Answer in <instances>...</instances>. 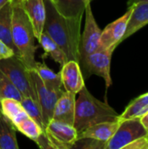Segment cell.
I'll list each match as a JSON object with an SVG mask.
<instances>
[{
	"label": "cell",
	"mask_w": 148,
	"mask_h": 149,
	"mask_svg": "<svg viewBox=\"0 0 148 149\" xmlns=\"http://www.w3.org/2000/svg\"><path fill=\"white\" fill-rule=\"evenodd\" d=\"M121 120L118 119L116 120L103 121L97 124H94L81 133L78 134V139L80 138H92L100 141L107 142L112 136L116 132L117 128L120 126Z\"/></svg>",
	"instance_id": "obj_14"
},
{
	"label": "cell",
	"mask_w": 148,
	"mask_h": 149,
	"mask_svg": "<svg viewBox=\"0 0 148 149\" xmlns=\"http://www.w3.org/2000/svg\"><path fill=\"white\" fill-rule=\"evenodd\" d=\"M14 99L21 101L23 95L11 80L0 71V99Z\"/></svg>",
	"instance_id": "obj_24"
},
{
	"label": "cell",
	"mask_w": 148,
	"mask_h": 149,
	"mask_svg": "<svg viewBox=\"0 0 148 149\" xmlns=\"http://www.w3.org/2000/svg\"><path fill=\"white\" fill-rule=\"evenodd\" d=\"M139 2H148V0H128V5H131Z\"/></svg>",
	"instance_id": "obj_31"
},
{
	"label": "cell",
	"mask_w": 148,
	"mask_h": 149,
	"mask_svg": "<svg viewBox=\"0 0 148 149\" xmlns=\"http://www.w3.org/2000/svg\"><path fill=\"white\" fill-rule=\"evenodd\" d=\"M46 18L43 32L63 50L68 60H79L80 25L82 18H70L59 14L51 0H44Z\"/></svg>",
	"instance_id": "obj_1"
},
{
	"label": "cell",
	"mask_w": 148,
	"mask_h": 149,
	"mask_svg": "<svg viewBox=\"0 0 148 149\" xmlns=\"http://www.w3.org/2000/svg\"></svg>",
	"instance_id": "obj_34"
},
{
	"label": "cell",
	"mask_w": 148,
	"mask_h": 149,
	"mask_svg": "<svg viewBox=\"0 0 148 149\" xmlns=\"http://www.w3.org/2000/svg\"><path fill=\"white\" fill-rule=\"evenodd\" d=\"M0 71L11 80L23 96L30 97L38 101L31 70L25 65L18 56L14 55L0 60Z\"/></svg>",
	"instance_id": "obj_4"
},
{
	"label": "cell",
	"mask_w": 148,
	"mask_h": 149,
	"mask_svg": "<svg viewBox=\"0 0 148 149\" xmlns=\"http://www.w3.org/2000/svg\"><path fill=\"white\" fill-rule=\"evenodd\" d=\"M20 102L22 104L24 110L28 114V116L31 118L35 122H37L41 127V128L44 131L45 127H44L42 112L38 102L30 97H24V96H23Z\"/></svg>",
	"instance_id": "obj_22"
},
{
	"label": "cell",
	"mask_w": 148,
	"mask_h": 149,
	"mask_svg": "<svg viewBox=\"0 0 148 149\" xmlns=\"http://www.w3.org/2000/svg\"><path fill=\"white\" fill-rule=\"evenodd\" d=\"M35 142L38 144V146L42 149H55L54 146L49 140L48 136L46 135L45 132L43 131L41 134L38 137V139L35 141Z\"/></svg>",
	"instance_id": "obj_28"
},
{
	"label": "cell",
	"mask_w": 148,
	"mask_h": 149,
	"mask_svg": "<svg viewBox=\"0 0 148 149\" xmlns=\"http://www.w3.org/2000/svg\"><path fill=\"white\" fill-rule=\"evenodd\" d=\"M10 1H11V0H0V10H1V8H3Z\"/></svg>",
	"instance_id": "obj_32"
},
{
	"label": "cell",
	"mask_w": 148,
	"mask_h": 149,
	"mask_svg": "<svg viewBox=\"0 0 148 149\" xmlns=\"http://www.w3.org/2000/svg\"><path fill=\"white\" fill-rule=\"evenodd\" d=\"M133 5V11L122 41L148 24V2H139Z\"/></svg>",
	"instance_id": "obj_15"
},
{
	"label": "cell",
	"mask_w": 148,
	"mask_h": 149,
	"mask_svg": "<svg viewBox=\"0 0 148 149\" xmlns=\"http://www.w3.org/2000/svg\"><path fill=\"white\" fill-rule=\"evenodd\" d=\"M115 48L98 49L89 55L81 58L79 63L83 66L87 76L95 74L104 79L106 88L112 85L111 78V60Z\"/></svg>",
	"instance_id": "obj_6"
},
{
	"label": "cell",
	"mask_w": 148,
	"mask_h": 149,
	"mask_svg": "<svg viewBox=\"0 0 148 149\" xmlns=\"http://www.w3.org/2000/svg\"><path fill=\"white\" fill-rule=\"evenodd\" d=\"M85 24L79 42V60L90 53L97 51L99 47L101 30L99 27L93 16L91 3L87 4L85 10Z\"/></svg>",
	"instance_id": "obj_7"
},
{
	"label": "cell",
	"mask_w": 148,
	"mask_h": 149,
	"mask_svg": "<svg viewBox=\"0 0 148 149\" xmlns=\"http://www.w3.org/2000/svg\"><path fill=\"white\" fill-rule=\"evenodd\" d=\"M15 128L34 141L44 131L41 127L29 116L25 117L24 120L15 125Z\"/></svg>",
	"instance_id": "obj_23"
},
{
	"label": "cell",
	"mask_w": 148,
	"mask_h": 149,
	"mask_svg": "<svg viewBox=\"0 0 148 149\" xmlns=\"http://www.w3.org/2000/svg\"><path fill=\"white\" fill-rule=\"evenodd\" d=\"M11 29H12V0L8 2L0 10V39L14 51L15 55L18 56L17 47L12 40Z\"/></svg>",
	"instance_id": "obj_16"
},
{
	"label": "cell",
	"mask_w": 148,
	"mask_h": 149,
	"mask_svg": "<svg viewBox=\"0 0 148 149\" xmlns=\"http://www.w3.org/2000/svg\"><path fill=\"white\" fill-rule=\"evenodd\" d=\"M75 106L76 94L64 91L55 105L52 120L73 125L75 117Z\"/></svg>",
	"instance_id": "obj_13"
},
{
	"label": "cell",
	"mask_w": 148,
	"mask_h": 149,
	"mask_svg": "<svg viewBox=\"0 0 148 149\" xmlns=\"http://www.w3.org/2000/svg\"><path fill=\"white\" fill-rule=\"evenodd\" d=\"M0 149H18L16 128L2 113H0Z\"/></svg>",
	"instance_id": "obj_18"
},
{
	"label": "cell",
	"mask_w": 148,
	"mask_h": 149,
	"mask_svg": "<svg viewBox=\"0 0 148 149\" xmlns=\"http://www.w3.org/2000/svg\"><path fill=\"white\" fill-rule=\"evenodd\" d=\"M0 113H1V99H0Z\"/></svg>",
	"instance_id": "obj_33"
},
{
	"label": "cell",
	"mask_w": 148,
	"mask_h": 149,
	"mask_svg": "<svg viewBox=\"0 0 148 149\" xmlns=\"http://www.w3.org/2000/svg\"><path fill=\"white\" fill-rule=\"evenodd\" d=\"M148 112V93L134 99L126 107L125 111L120 114V120L140 118Z\"/></svg>",
	"instance_id": "obj_21"
},
{
	"label": "cell",
	"mask_w": 148,
	"mask_h": 149,
	"mask_svg": "<svg viewBox=\"0 0 148 149\" xmlns=\"http://www.w3.org/2000/svg\"><path fill=\"white\" fill-rule=\"evenodd\" d=\"M44 132L55 149H71L78 140V133L68 123L51 120L46 126Z\"/></svg>",
	"instance_id": "obj_8"
},
{
	"label": "cell",
	"mask_w": 148,
	"mask_h": 149,
	"mask_svg": "<svg viewBox=\"0 0 148 149\" xmlns=\"http://www.w3.org/2000/svg\"><path fill=\"white\" fill-rule=\"evenodd\" d=\"M59 14L70 18H82L92 0H51Z\"/></svg>",
	"instance_id": "obj_17"
},
{
	"label": "cell",
	"mask_w": 148,
	"mask_h": 149,
	"mask_svg": "<svg viewBox=\"0 0 148 149\" xmlns=\"http://www.w3.org/2000/svg\"><path fill=\"white\" fill-rule=\"evenodd\" d=\"M59 73L62 86L66 92L77 94L85 86L80 65L75 60H68L64 64Z\"/></svg>",
	"instance_id": "obj_11"
},
{
	"label": "cell",
	"mask_w": 148,
	"mask_h": 149,
	"mask_svg": "<svg viewBox=\"0 0 148 149\" xmlns=\"http://www.w3.org/2000/svg\"><path fill=\"white\" fill-rule=\"evenodd\" d=\"M133 5H128L126 12L120 18L109 24L102 31L99 41V49L116 48L123 39L126 33L127 24L133 11Z\"/></svg>",
	"instance_id": "obj_10"
},
{
	"label": "cell",
	"mask_w": 148,
	"mask_h": 149,
	"mask_svg": "<svg viewBox=\"0 0 148 149\" xmlns=\"http://www.w3.org/2000/svg\"><path fill=\"white\" fill-rule=\"evenodd\" d=\"M140 119L141 123L144 125V127L148 130V112L146 113L144 115H142Z\"/></svg>",
	"instance_id": "obj_30"
},
{
	"label": "cell",
	"mask_w": 148,
	"mask_h": 149,
	"mask_svg": "<svg viewBox=\"0 0 148 149\" xmlns=\"http://www.w3.org/2000/svg\"><path fill=\"white\" fill-rule=\"evenodd\" d=\"M118 119L120 114L106 101L103 102L96 99L85 86L79 93L73 123L78 134L94 124Z\"/></svg>",
	"instance_id": "obj_2"
},
{
	"label": "cell",
	"mask_w": 148,
	"mask_h": 149,
	"mask_svg": "<svg viewBox=\"0 0 148 149\" xmlns=\"http://www.w3.org/2000/svg\"><path fill=\"white\" fill-rule=\"evenodd\" d=\"M12 40L18 56L25 65L33 70L37 64L35 52V34L30 18L25 12L22 0H12Z\"/></svg>",
	"instance_id": "obj_3"
},
{
	"label": "cell",
	"mask_w": 148,
	"mask_h": 149,
	"mask_svg": "<svg viewBox=\"0 0 148 149\" xmlns=\"http://www.w3.org/2000/svg\"><path fill=\"white\" fill-rule=\"evenodd\" d=\"M106 142L100 141L92 138H80L73 144L72 148L105 149Z\"/></svg>",
	"instance_id": "obj_26"
},
{
	"label": "cell",
	"mask_w": 148,
	"mask_h": 149,
	"mask_svg": "<svg viewBox=\"0 0 148 149\" xmlns=\"http://www.w3.org/2000/svg\"><path fill=\"white\" fill-rule=\"evenodd\" d=\"M25 12L32 24L35 38L38 40L43 33L46 18V10L44 0H22Z\"/></svg>",
	"instance_id": "obj_12"
},
{
	"label": "cell",
	"mask_w": 148,
	"mask_h": 149,
	"mask_svg": "<svg viewBox=\"0 0 148 149\" xmlns=\"http://www.w3.org/2000/svg\"><path fill=\"white\" fill-rule=\"evenodd\" d=\"M23 110L21 102L17 100L8 98L1 100V113L10 121Z\"/></svg>",
	"instance_id": "obj_25"
},
{
	"label": "cell",
	"mask_w": 148,
	"mask_h": 149,
	"mask_svg": "<svg viewBox=\"0 0 148 149\" xmlns=\"http://www.w3.org/2000/svg\"><path fill=\"white\" fill-rule=\"evenodd\" d=\"M124 149H148V134L133 141Z\"/></svg>",
	"instance_id": "obj_27"
},
{
	"label": "cell",
	"mask_w": 148,
	"mask_h": 149,
	"mask_svg": "<svg viewBox=\"0 0 148 149\" xmlns=\"http://www.w3.org/2000/svg\"><path fill=\"white\" fill-rule=\"evenodd\" d=\"M33 70L36 71L38 75L40 77L42 81L48 88L55 91L64 90L59 72L58 73L54 72L44 63H39V62H37L35 68Z\"/></svg>",
	"instance_id": "obj_20"
},
{
	"label": "cell",
	"mask_w": 148,
	"mask_h": 149,
	"mask_svg": "<svg viewBox=\"0 0 148 149\" xmlns=\"http://www.w3.org/2000/svg\"><path fill=\"white\" fill-rule=\"evenodd\" d=\"M38 42L44 51V58L46 56H51V58L55 62L58 63L61 66L68 61L66 55L60 48V46L53 39H51L46 33H42L40 38L38 39Z\"/></svg>",
	"instance_id": "obj_19"
},
{
	"label": "cell",
	"mask_w": 148,
	"mask_h": 149,
	"mask_svg": "<svg viewBox=\"0 0 148 149\" xmlns=\"http://www.w3.org/2000/svg\"><path fill=\"white\" fill-rule=\"evenodd\" d=\"M148 134V130L140 118L121 120L112 138L106 142L105 149H124L137 139Z\"/></svg>",
	"instance_id": "obj_5"
},
{
	"label": "cell",
	"mask_w": 148,
	"mask_h": 149,
	"mask_svg": "<svg viewBox=\"0 0 148 149\" xmlns=\"http://www.w3.org/2000/svg\"><path fill=\"white\" fill-rule=\"evenodd\" d=\"M15 55L14 51L0 39V60L10 58Z\"/></svg>",
	"instance_id": "obj_29"
},
{
	"label": "cell",
	"mask_w": 148,
	"mask_h": 149,
	"mask_svg": "<svg viewBox=\"0 0 148 149\" xmlns=\"http://www.w3.org/2000/svg\"><path fill=\"white\" fill-rule=\"evenodd\" d=\"M31 76L34 81L36 93L38 96V101L41 108L43 120L44 123V127H46L47 124L52 120L53 110L55 105L62 94L63 91H55L48 88L44 83L42 81L40 77L38 75L35 70H31Z\"/></svg>",
	"instance_id": "obj_9"
}]
</instances>
